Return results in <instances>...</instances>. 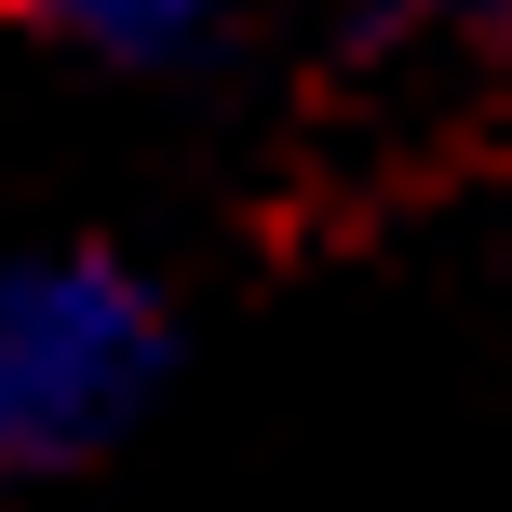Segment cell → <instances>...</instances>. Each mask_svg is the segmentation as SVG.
I'll list each match as a JSON object with an SVG mask.
<instances>
[{
	"label": "cell",
	"instance_id": "obj_3",
	"mask_svg": "<svg viewBox=\"0 0 512 512\" xmlns=\"http://www.w3.org/2000/svg\"><path fill=\"white\" fill-rule=\"evenodd\" d=\"M486 14H499V27H512V0H486Z\"/></svg>",
	"mask_w": 512,
	"mask_h": 512
},
{
	"label": "cell",
	"instance_id": "obj_2",
	"mask_svg": "<svg viewBox=\"0 0 512 512\" xmlns=\"http://www.w3.org/2000/svg\"><path fill=\"white\" fill-rule=\"evenodd\" d=\"M243 0H0V27L27 41H68V54H108V68H176L230 27Z\"/></svg>",
	"mask_w": 512,
	"mask_h": 512
},
{
	"label": "cell",
	"instance_id": "obj_1",
	"mask_svg": "<svg viewBox=\"0 0 512 512\" xmlns=\"http://www.w3.org/2000/svg\"><path fill=\"white\" fill-rule=\"evenodd\" d=\"M176 378V310L108 243L0 256V499L108 459Z\"/></svg>",
	"mask_w": 512,
	"mask_h": 512
}]
</instances>
